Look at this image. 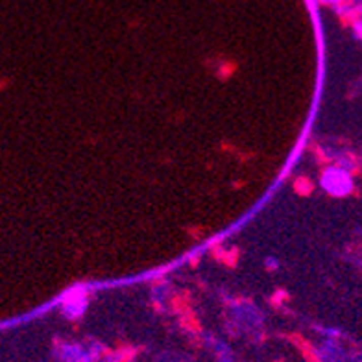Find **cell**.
Listing matches in <instances>:
<instances>
[{
    "instance_id": "cell-1",
    "label": "cell",
    "mask_w": 362,
    "mask_h": 362,
    "mask_svg": "<svg viewBox=\"0 0 362 362\" xmlns=\"http://www.w3.org/2000/svg\"><path fill=\"white\" fill-rule=\"evenodd\" d=\"M323 185L325 189H329L333 194H344L349 190V178L342 170H329L323 176Z\"/></svg>"
}]
</instances>
